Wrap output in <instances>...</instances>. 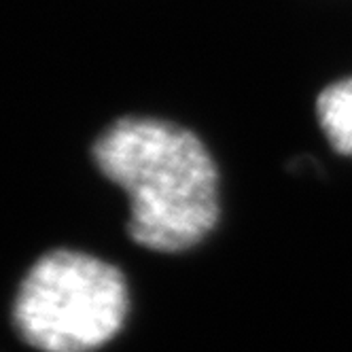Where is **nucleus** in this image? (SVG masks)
Wrapping results in <instances>:
<instances>
[{"mask_svg": "<svg viewBox=\"0 0 352 352\" xmlns=\"http://www.w3.org/2000/svg\"><path fill=\"white\" fill-rule=\"evenodd\" d=\"M96 168L130 202V238L155 253H183L214 230L219 172L204 142L172 121L123 117L98 136Z\"/></svg>", "mask_w": 352, "mask_h": 352, "instance_id": "nucleus-1", "label": "nucleus"}, {"mask_svg": "<svg viewBox=\"0 0 352 352\" xmlns=\"http://www.w3.org/2000/svg\"><path fill=\"white\" fill-rule=\"evenodd\" d=\"M130 314L123 272L96 255L56 248L21 278L11 320L38 352H98L111 344Z\"/></svg>", "mask_w": 352, "mask_h": 352, "instance_id": "nucleus-2", "label": "nucleus"}, {"mask_svg": "<svg viewBox=\"0 0 352 352\" xmlns=\"http://www.w3.org/2000/svg\"><path fill=\"white\" fill-rule=\"evenodd\" d=\"M320 130L340 155L352 157V77L327 85L316 100Z\"/></svg>", "mask_w": 352, "mask_h": 352, "instance_id": "nucleus-3", "label": "nucleus"}]
</instances>
